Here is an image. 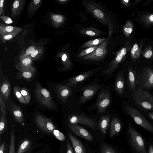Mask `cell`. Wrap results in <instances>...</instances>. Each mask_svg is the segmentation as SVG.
Listing matches in <instances>:
<instances>
[{
  "mask_svg": "<svg viewBox=\"0 0 153 153\" xmlns=\"http://www.w3.org/2000/svg\"><path fill=\"white\" fill-rule=\"evenodd\" d=\"M136 104L145 109L153 111V96L148 91L139 87L132 94Z\"/></svg>",
  "mask_w": 153,
  "mask_h": 153,
  "instance_id": "cell-1",
  "label": "cell"
},
{
  "mask_svg": "<svg viewBox=\"0 0 153 153\" xmlns=\"http://www.w3.org/2000/svg\"><path fill=\"white\" fill-rule=\"evenodd\" d=\"M34 92L37 100L42 106L50 109L56 108L50 92L38 82L36 85Z\"/></svg>",
  "mask_w": 153,
  "mask_h": 153,
  "instance_id": "cell-2",
  "label": "cell"
},
{
  "mask_svg": "<svg viewBox=\"0 0 153 153\" xmlns=\"http://www.w3.org/2000/svg\"><path fill=\"white\" fill-rule=\"evenodd\" d=\"M82 3L87 11L101 23L106 26H109L111 24L109 18L99 4L92 1H82Z\"/></svg>",
  "mask_w": 153,
  "mask_h": 153,
  "instance_id": "cell-3",
  "label": "cell"
},
{
  "mask_svg": "<svg viewBox=\"0 0 153 153\" xmlns=\"http://www.w3.org/2000/svg\"><path fill=\"white\" fill-rule=\"evenodd\" d=\"M130 142L132 148L137 153H148L144 140L140 134L131 126L128 127Z\"/></svg>",
  "mask_w": 153,
  "mask_h": 153,
  "instance_id": "cell-4",
  "label": "cell"
},
{
  "mask_svg": "<svg viewBox=\"0 0 153 153\" xmlns=\"http://www.w3.org/2000/svg\"><path fill=\"white\" fill-rule=\"evenodd\" d=\"M126 110L135 123L149 132L153 133V125L148 121L136 109L130 106L126 105Z\"/></svg>",
  "mask_w": 153,
  "mask_h": 153,
  "instance_id": "cell-5",
  "label": "cell"
},
{
  "mask_svg": "<svg viewBox=\"0 0 153 153\" xmlns=\"http://www.w3.org/2000/svg\"><path fill=\"white\" fill-rule=\"evenodd\" d=\"M111 35L109 33L108 37L102 44L92 52L80 59L84 60L91 61H98L103 59L108 52L107 48Z\"/></svg>",
  "mask_w": 153,
  "mask_h": 153,
  "instance_id": "cell-6",
  "label": "cell"
},
{
  "mask_svg": "<svg viewBox=\"0 0 153 153\" xmlns=\"http://www.w3.org/2000/svg\"><path fill=\"white\" fill-rule=\"evenodd\" d=\"M34 121L38 127L46 133H52L53 131L56 129V126L51 119L38 112L35 114Z\"/></svg>",
  "mask_w": 153,
  "mask_h": 153,
  "instance_id": "cell-7",
  "label": "cell"
},
{
  "mask_svg": "<svg viewBox=\"0 0 153 153\" xmlns=\"http://www.w3.org/2000/svg\"><path fill=\"white\" fill-rule=\"evenodd\" d=\"M68 120L71 123H80L85 125L93 129H97V125L94 119L88 118L83 114H73L69 116Z\"/></svg>",
  "mask_w": 153,
  "mask_h": 153,
  "instance_id": "cell-8",
  "label": "cell"
},
{
  "mask_svg": "<svg viewBox=\"0 0 153 153\" xmlns=\"http://www.w3.org/2000/svg\"><path fill=\"white\" fill-rule=\"evenodd\" d=\"M111 103L110 93L107 90H103L98 95L96 106L99 113H104Z\"/></svg>",
  "mask_w": 153,
  "mask_h": 153,
  "instance_id": "cell-9",
  "label": "cell"
},
{
  "mask_svg": "<svg viewBox=\"0 0 153 153\" xmlns=\"http://www.w3.org/2000/svg\"><path fill=\"white\" fill-rule=\"evenodd\" d=\"M126 48H123L117 53L114 58L108 64L107 68L104 71L103 74L104 75H109L114 71L115 69L118 67L123 56L126 54Z\"/></svg>",
  "mask_w": 153,
  "mask_h": 153,
  "instance_id": "cell-10",
  "label": "cell"
},
{
  "mask_svg": "<svg viewBox=\"0 0 153 153\" xmlns=\"http://www.w3.org/2000/svg\"><path fill=\"white\" fill-rule=\"evenodd\" d=\"M100 88L98 84H93L87 86L82 90V94L79 99V102L83 104L89 100L95 94Z\"/></svg>",
  "mask_w": 153,
  "mask_h": 153,
  "instance_id": "cell-11",
  "label": "cell"
},
{
  "mask_svg": "<svg viewBox=\"0 0 153 153\" xmlns=\"http://www.w3.org/2000/svg\"><path fill=\"white\" fill-rule=\"evenodd\" d=\"M93 72V70H91L71 77L69 79L65 85L70 88L76 87L78 84L90 77Z\"/></svg>",
  "mask_w": 153,
  "mask_h": 153,
  "instance_id": "cell-12",
  "label": "cell"
},
{
  "mask_svg": "<svg viewBox=\"0 0 153 153\" xmlns=\"http://www.w3.org/2000/svg\"><path fill=\"white\" fill-rule=\"evenodd\" d=\"M55 92L58 98L64 103L66 102L72 92L71 88L60 84L56 85Z\"/></svg>",
  "mask_w": 153,
  "mask_h": 153,
  "instance_id": "cell-13",
  "label": "cell"
},
{
  "mask_svg": "<svg viewBox=\"0 0 153 153\" xmlns=\"http://www.w3.org/2000/svg\"><path fill=\"white\" fill-rule=\"evenodd\" d=\"M68 127L72 132L85 139L91 141L93 137L91 134L85 129L76 124L69 123Z\"/></svg>",
  "mask_w": 153,
  "mask_h": 153,
  "instance_id": "cell-14",
  "label": "cell"
},
{
  "mask_svg": "<svg viewBox=\"0 0 153 153\" xmlns=\"http://www.w3.org/2000/svg\"><path fill=\"white\" fill-rule=\"evenodd\" d=\"M10 101L12 107V111L14 119L18 123L22 126H24V115L20 106L16 105L15 104Z\"/></svg>",
  "mask_w": 153,
  "mask_h": 153,
  "instance_id": "cell-15",
  "label": "cell"
},
{
  "mask_svg": "<svg viewBox=\"0 0 153 153\" xmlns=\"http://www.w3.org/2000/svg\"><path fill=\"white\" fill-rule=\"evenodd\" d=\"M142 82L143 87L146 88L153 87V71L148 70L143 72L142 74Z\"/></svg>",
  "mask_w": 153,
  "mask_h": 153,
  "instance_id": "cell-16",
  "label": "cell"
},
{
  "mask_svg": "<svg viewBox=\"0 0 153 153\" xmlns=\"http://www.w3.org/2000/svg\"><path fill=\"white\" fill-rule=\"evenodd\" d=\"M36 72V69L32 67L26 70L20 71L16 75L17 79H24L26 80H31L33 78Z\"/></svg>",
  "mask_w": 153,
  "mask_h": 153,
  "instance_id": "cell-17",
  "label": "cell"
},
{
  "mask_svg": "<svg viewBox=\"0 0 153 153\" xmlns=\"http://www.w3.org/2000/svg\"><path fill=\"white\" fill-rule=\"evenodd\" d=\"M68 136L75 153H86L85 148L81 141L70 133Z\"/></svg>",
  "mask_w": 153,
  "mask_h": 153,
  "instance_id": "cell-18",
  "label": "cell"
},
{
  "mask_svg": "<svg viewBox=\"0 0 153 153\" xmlns=\"http://www.w3.org/2000/svg\"><path fill=\"white\" fill-rule=\"evenodd\" d=\"M11 89L10 82L8 80H4L1 84L0 94L2 96L4 101L8 99Z\"/></svg>",
  "mask_w": 153,
  "mask_h": 153,
  "instance_id": "cell-19",
  "label": "cell"
},
{
  "mask_svg": "<svg viewBox=\"0 0 153 153\" xmlns=\"http://www.w3.org/2000/svg\"><path fill=\"white\" fill-rule=\"evenodd\" d=\"M125 83L123 75L121 72L117 75L115 83V90L120 94H122L124 91Z\"/></svg>",
  "mask_w": 153,
  "mask_h": 153,
  "instance_id": "cell-20",
  "label": "cell"
},
{
  "mask_svg": "<svg viewBox=\"0 0 153 153\" xmlns=\"http://www.w3.org/2000/svg\"><path fill=\"white\" fill-rule=\"evenodd\" d=\"M121 125L120 120L117 118H113L110 123V136L113 137L119 133L121 130Z\"/></svg>",
  "mask_w": 153,
  "mask_h": 153,
  "instance_id": "cell-21",
  "label": "cell"
},
{
  "mask_svg": "<svg viewBox=\"0 0 153 153\" xmlns=\"http://www.w3.org/2000/svg\"><path fill=\"white\" fill-rule=\"evenodd\" d=\"M0 119V136L1 137L4 132L7 129V121L6 117V113L5 110L1 107Z\"/></svg>",
  "mask_w": 153,
  "mask_h": 153,
  "instance_id": "cell-22",
  "label": "cell"
},
{
  "mask_svg": "<svg viewBox=\"0 0 153 153\" xmlns=\"http://www.w3.org/2000/svg\"><path fill=\"white\" fill-rule=\"evenodd\" d=\"M110 118L109 116H103L101 117L99 122V126L101 132L105 134L109 125Z\"/></svg>",
  "mask_w": 153,
  "mask_h": 153,
  "instance_id": "cell-23",
  "label": "cell"
},
{
  "mask_svg": "<svg viewBox=\"0 0 153 153\" xmlns=\"http://www.w3.org/2000/svg\"><path fill=\"white\" fill-rule=\"evenodd\" d=\"M107 39L106 38H99L88 41L82 45L81 49L99 45L102 44Z\"/></svg>",
  "mask_w": 153,
  "mask_h": 153,
  "instance_id": "cell-24",
  "label": "cell"
},
{
  "mask_svg": "<svg viewBox=\"0 0 153 153\" xmlns=\"http://www.w3.org/2000/svg\"><path fill=\"white\" fill-rule=\"evenodd\" d=\"M31 144V142L29 139L23 140L20 143L17 153H25L30 148Z\"/></svg>",
  "mask_w": 153,
  "mask_h": 153,
  "instance_id": "cell-25",
  "label": "cell"
},
{
  "mask_svg": "<svg viewBox=\"0 0 153 153\" xmlns=\"http://www.w3.org/2000/svg\"><path fill=\"white\" fill-rule=\"evenodd\" d=\"M31 64L30 59L28 57H25L22 59L19 65L16 66V68L21 71L33 67Z\"/></svg>",
  "mask_w": 153,
  "mask_h": 153,
  "instance_id": "cell-26",
  "label": "cell"
},
{
  "mask_svg": "<svg viewBox=\"0 0 153 153\" xmlns=\"http://www.w3.org/2000/svg\"><path fill=\"white\" fill-rule=\"evenodd\" d=\"M80 32L82 34L90 36H97L102 33L100 30L93 27L82 28Z\"/></svg>",
  "mask_w": 153,
  "mask_h": 153,
  "instance_id": "cell-27",
  "label": "cell"
},
{
  "mask_svg": "<svg viewBox=\"0 0 153 153\" xmlns=\"http://www.w3.org/2000/svg\"><path fill=\"white\" fill-rule=\"evenodd\" d=\"M128 82L130 90L131 91L134 88L135 83V74L131 70L128 71Z\"/></svg>",
  "mask_w": 153,
  "mask_h": 153,
  "instance_id": "cell-28",
  "label": "cell"
},
{
  "mask_svg": "<svg viewBox=\"0 0 153 153\" xmlns=\"http://www.w3.org/2000/svg\"><path fill=\"white\" fill-rule=\"evenodd\" d=\"M18 88L27 104H29L31 99V96L28 90L25 87L20 88L18 86Z\"/></svg>",
  "mask_w": 153,
  "mask_h": 153,
  "instance_id": "cell-29",
  "label": "cell"
},
{
  "mask_svg": "<svg viewBox=\"0 0 153 153\" xmlns=\"http://www.w3.org/2000/svg\"><path fill=\"white\" fill-rule=\"evenodd\" d=\"M100 153H118L112 147L108 144L103 143L101 145Z\"/></svg>",
  "mask_w": 153,
  "mask_h": 153,
  "instance_id": "cell-30",
  "label": "cell"
},
{
  "mask_svg": "<svg viewBox=\"0 0 153 153\" xmlns=\"http://www.w3.org/2000/svg\"><path fill=\"white\" fill-rule=\"evenodd\" d=\"M18 86L15 85L13 88V92L15 96L20 102L24 105L27 104L24 98L19 90Z\"/></svg>",
  "mask_w": 153,
  "mask_h": 153,
  "instance_id": "cell-31",
  "label": "cell"
},
{
  "mask_svg": "<svg viewBox=\"0 0 153 153\" xmlns=\"http://www.w3.org/2000/svg\"><path fill=\"white\" fill-rule=\"evenodd\" d=\"M15 143V133L13 128H12L11 131L10 140L9 153H16Z\"/></svg>",
  "mask_w": 153,
  "mask_h": 153,
  "instance_id": "cell-32",
  "label": "cell"
},
{
  "mask_svg": "<svg viewBox=\"0 0 153 153\" xmlns=\"http://www.w3.org/2000/svg\"><path fill=\"white\" fill-rule=\"evenodd\" d=\"M100 45L88 48L82 51L78 54V57L81 58L90 54L97 48Z\"/></svg>",
  "mask_w": 153,
  "mask_h": 153,
  "instance_id": "cell-33",
  "label": "cell"
},
{
  "mask_svg": "<svg viewBox=\"0 0 153 153\" xmlns=\"http://www.w3.org/2000/svg\"><path fill=\"white\" fill-rule=\"evenodd\" d=\"M52 133L57 139L60 141H63L65 139V137L64 135L57 130L54 129Z\"/></svg>",
  "mask_w": 153,
  "mask_h": 153,
  "instance_id": "cell-34",
  "label": "cell"
},
{
  "mask_svg": "<svg viewBox=\"0 0 153 153\" xmlns=\"http://www.w3.org/2000/svg\"><path fill=\"white\" fill-rule=\"evenodd\" d=\"M53 19L58 22H61L63 21V17L59 15L56 14L53 15L52 17Z\"/></svg>",
  "mask_w": 153,
  "mask_h": 153,
  "instance_id": "cell-35",
  "label": "cell"
},
{
  "mask_svg": "<svg viewBox=\"0 0 153 153\" xmlns=\"http://www.w3.org/2000/svg\"><path fill=\"white\" fill-rule=\"evenodd\" d=\"M1 18L4 22L6 24H10L13 22L12 20L9 17L3 16L1 17Z\"/></svg>",
  "mask_w": 153,
  "mask_h": 153,
  "instance_id": "cell-36",
  "label": "cell"
},
{
  "mask_svg": "<svg viewBox=\"0 0 153 153\" xmlns=\"http://www.w3.org/2000/svg\"><path fill=\"white\" fill-rule=\"evenodd\" d=\"M67 153H74L70 143L68 141L66 142Z\"/></svg>",
  "mask_w": 153,
  "mask_h": 153,
  "instance_id": "cell-37",
  "label": "cell"
},
{
  "mask_svg": "<svg viewBox=\"0 0 153 153\" xmlns=\"http://www.w3.org/2000/svg\"><path fill=\"white\" fill-rule=\"evenodd\" d=\"M3 97L0 94V107H2L5 110L7 109L6 104L4 102Z\"/></svg>",
  "mask_w": 153,
  "mask_h": 153,
  "instance_id": "cell-38",
  "label": "cell"
},
{
  "mask_svg": "<svg viewBox=\"0 0 153 153\" xmlns=\"http://www.w3.org/2000/svg\"><path fill=\"white\" fill-rule=\"evenodd\" d=\"M34 50L35 48L33 47L30 46L26 49V53L27 55H29L31 54L32 52Z\"/></svg>",
  "mask_w": 153,
  "mask_h": 153,
  "instance_id": "cell-39",
  "label": "cell"
},
{
  "mask_svg": "<svg viewBox=\"0 0 153 153\" xmlns=\"http://www.w3.org/2000/svg\"><path fill=\"white\" fill-rule=\"evenodd\" d=\"M5 141H4L1 144L0 147V153H6L4 151Z\"/></svg>",
  "mask_w": 153,
  "mask_h": 153,
  "instance_id": "cell-40",
  "label": "cell"
},
{
  "mask_svg": "<svg viewBox=\"0 0 153 153\" xmlns=\"http://www.w3.org/2000/svg\"><path fill=\"white\" fill-rule=\"evenodd\" d=\"M138 45L137 44H135L133 46V48L131 50V53L132 54H134L137 51L138 48Z\"/></svg>",
  "mask_w": 153,
  "mask_h": 153,
  "instance_id": "cell-41",
  "label": "cell"
},
{
  "mask_svg": "<svg viewBox=\"0 0 153 153\" xmlns=\"http://www.w3.org/2000/svg\"><path fill=\"white\" fill-rule=\"evenodd\" d=\"M152 54V52L151 50L147 51L145 54L144 56L146 58H148Z\"/></svg>",
  "mask_w": 153,
  "mask_h": 153,
  "instance_id": "cell-42",
  "label": "cell"
},
{
  "mask_svg": "<svg viewBox=\"0 0 153 153\" xmlns=\"http://www.w3.org/2000/svg\"><path fill=\"white\" fill-rule=\"evenodd\" d=\"M19 3L18 1L16 0L13 3V6L14 9H17L19 6Z\"/></svg>",
  "mask_w": 153,
  "mask_h": 153,
  "instance_id": "cell-43",
  "label": "cell"
},
{
  "mask_svg": "<svg viewBox=\"0 0 153 153\" xmlns=\"http://www.w3.org/2000/svg\"><path fill=\"white\" fill-rule=\"evenodd\" d=\"M38 51L37 50H35L30 54V56L32 57H34L37 55Z\"/></svg>",
  "mask_w": 153,
  "mask_h": 153,
  "instance_id": "cell-44",
  "label": "cell"
},
{
  "mask_svg": "<svg viewBox=\"0 0 153 153\" xmlns=\"http://www.w3.org/2000/svg\"><path fill=\"white\" fill-rule=\"evenodd\" d=\"M124 31L128 33H131L132 31V29L131 27H125L124 29Z\"/></svg>",
  "mask_w": 153,
  "mask_h": 153,
  "instance_id": "cell-45",
  "label": "cell"
},
{
  "mask_svg": "<svg viewBox=\"0 0 153 153\" xmlns=\"http://www.w3.org/2000/svg\"><path fill=\"white\" fill-rule=\"evenodd\" d=\"M5 29L7 32H10L13 30V28L12 26H8L6 27Z\"/></svg>",
  "mask_w": 153,
  "mask_h": 153,
  "instance_id": "cell-46",
  "label": "cell"
},
{
  "mask_svg": "<svg viewBox=\"0 0 153 153\" xmlns=\"http://www.w3.org/2000/svg\"><path fill=\"white\" fill-rule=\"evenodd\" d=\"M13 37V36L11 34H8L4 36V38L6 40H9Z\"/></svg>",
  "mask_w": 153,
  "mask_h": 153,
  "instance_id": "cell-47",
  "label": "cell"
},
{
  "mask_svg": "<svg viewBox=\"0 0 153 153\" xmlns=\"http://www.w3.org/2000/svg\"><path fill=\"white\" fill-rule=\"evenodd\" d=\"M148 153H153V145H151L149 148Z\"/></svg>",
  "mask_w": 153,
  "mask_h": 153,
  "instance_id": "cell-48",
  "label": "cell"
},
{
  "mask_svg": "<svg viewBox=\"0 0 153 153\" xmlns=\"http://www.w3.org/2000/svg\"><path fill=\"white\" fill-rule=\"evenodd\" d=\"M149 116L153 120V112H150L148 114Z\"/></svg>",
  "mask_w": 153,
  "mask_h": 153,
  "instance_id": "cell-49",
  "label": "cell"
},
{
  "mask_svg": "<svg viewBox=\"0 0 153 153\" xmlns=\"http://www.w3.org/2000/svg\"><path fill=\"white\" fill-rule=\"evenodd\" d=\"M4 1V0H0V6L1 8L3 6V4Z\"/></svg>",
  "mask_w": 153,
  "mask_h": 153,
  "instance_id": "cell-50",
  "label": "cell"
},
{
  "mask_svg": "<svg viewBox=\"0 0 153 153\" xmlns=\"http://www.w3.org/2000/svg\"><path fill=\"white\" fill-rule=\"evenodd\" d=\"M149 19L151 21H153V14L149 16Z\"/></svg>",
  "mask_w": 153,
  "mask_h": 153,
  "instance_id": "cell-51",
  "label": "cell"
},
{
  "mask_svg": "<svg viewBox=\"0 0 153 153\" xmlns=\"http://www.w3.org/2000/svg\"><path fill=\"white\" fill-rule=\"evenodd\" d=\"M34 2L36 4H38L40 1V0H34Z\"/></svg>",
  "mask_w": 153,
  "mask_h": 153,
  "instance_id": "cell-52",
  "label": "cell"
},
{
  "mask_svg": "<svg viewBox=\"0 0 153 153\" xmlns=\"http://www.w3.org/2000/svg\"><path fill=\"white\" fill-rule=\"evenodd\" d=\"M59 1L61 2H66L68 1L67 0H59Z\"/></svg>",
  "mask_w": 153,
  "mask_h": 153,
  "instance_id": "cell-53",
  "label": "cell"
},
{
  "mask_svg": "<svg viewBox=\"0 0 153 153\" xmlns=\"http://www.w3.org/2000/svg\"><path fill=\"white\" fill-rule=\"evenodd\" d=\"M123 1L126 3H128L129 1L128 0H123Z\"/></svg>",
  "mask_w": 153,
  "mask_h": 153,
  "instance_id": "cell-54",
  "label": "cell"
}]
</instances>
